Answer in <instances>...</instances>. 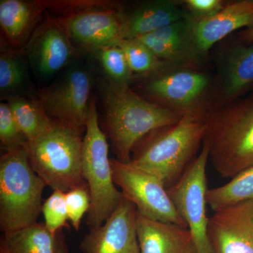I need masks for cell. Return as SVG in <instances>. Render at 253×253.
<instances>
[{"label":"cell","mask_w":253,"mask_h":253,"mask_svg":"<svg viewBox=\"0 0 253 253\" xmlns=\"http://www.w3.org/2000/svg\"><path fill=\"white\" fill-rule=\"evenodd\" d=\"M253 28V0L226 1L212 17L195 21L194 30L200 49L210 57L216 44L239 30Z\"/></svg>","instance_id":"17"},{"label":"cell","mask_w":253,"mask_h":253,"mask_svg":"<svg viewBox=\"0 0 253 253\" xmlns=\"http://www.w3.org/2000/svg\"><path fill=\"white\" fill-rule=\"evenodd\" d=\"M137 210L123 195L110 217L97 227L90 229L81 241L83 253H140L136 218Z\"/></svg>","instance_id":"14"},{"label":"cell","mask_w":253,"mask_h":253,"mask_svg":"<svg viewBox=\"0 0 253 253\" xmlns=\"http://www.w3.org/2000/svg\"><path fill=\"white\" fill-rule=\"evenodd\" d=\"M113 180L144 217L186 228L161 179L129 163L111 159Z\"/></svg>","instance_id":"10"},{"label":"cell","mask_w":253,"mask_h":253,"mask_svg":"<svg viewBox=\"0 0 253 253\" xmlns=\"http://www.w3.org/2000/svg\"><path fill=\"white\" fill-rule=\"evenodd\" d=\"M65 200L68 221L75 230L78 231L81 228L82 219L90 209L91 196L86 184L65 193Z\"/></svg>","instance_id":"29"},{"label":"cell","mask_w":253,"mask_h":253,"mask_svg":"<svg viewBox=\"0 0 253 253\" xmlns=\"http://www.w3.org/2000/svg\"><path fill=\"white\" fill-rule=\"evenodd\" d=\"M194 26V20L186 14L180 21L136 40L168 64L206 68L210 57L200 49Z\"/></svg>","instance_id":"13"},{"label":"cell","mask_w":253,"mask_h":253,"mask_svg":"<svg viewBox=\"0 0 253 253\" xmlns=\"http://www.w3.org/2000/svg\"><path fill=\"white\" fill-rule=\"evenodd\" d=\"M63 231L50 232L44 223L3 233L0 239V253H68Z\"/></svg>","instance_id":"20"},{"label":"cell","mask_w":253,"mask_h":253,"mask_svg":"<svg viewBox=\"0 0 253 253\" xmlns=\"http://www.w3.org/2000/svg\"><path fill=\"white\" fill-rule=\"evenodd\" d=\"M93 84L92 71L74 61L52 84L40 90L38 101L53 121L84 131Z\"/></svg>","instance_id":"9"},{"label":"cell","mask_w":253,"mask_h":253,"mask_svg":"<svg viewBox=\"0 0 253 253\" xmlns=\"http://www.w3.org/2000/svg\"><path fill=\"white\" fill-rule=\"evenodd\" d=\"M208 161L209 151L204 141L200 154L179 180L168 189L176 211L191 233L196 253H213L208 234Z\"/></svg>","instance_id":"8"},{"label":"cell","mask_w":253,"mask_h":253,"mask_svg":"<svg viewBox=\"0 0 253 253\" xmlns=\"http://www.w3.org/2000/svg\"><path fill=\"white\" fill-rule=\"evenodd\" d=\"M224 0H181L186 14L195 21H204L214 16L224 7Z\"/></svg>","instance_id":"30"},{"label":"cell","mask_w":253,"mask_h":253,"mask_svg":"<svg viewBox=\"0 0 253 253\" xmlns=\"http://www.w3.org/2000/svg\"><path fill=\"white\" fill-rule=\"evenodd\" d=\"M41 4L23 0L0 1V26L10 44L18 46L26 41L43 10Z\"/></svg>","instance_id":"21"},{"label":"cell","mask_w":253,"mask_h":253,"mask_svg":"<svg viewBox=\"0 0 253 253\" xmlns=\"http://www.w3.org/2000/svg\"><path fill=\"white\" fill-rule=\"evenodd\" d=\"M61 23L71 41L94 52L123 40L121 14L112 11L84 10Z\"/></svg>","instance_id":"16"},{"label":"cell","mask_w":253,"mask_h":253,"mask_svg":"<svg viewBox=\"0 0 253 253\" xmlns=\"http://www.w3.org/2000/svg\"><path fill=\"white\" fill-rule=\"evenodd\" d=\"M186 16L181 1L149 0L121 14L123 40L138 39L180 21Z\"/></svg>","instance_id":"18"},{"label":"cell","mask_w":253,"mask_h":253,"mask_svg":"<svg viewBox=\"0 0 253 253\" xmlns=\"http://www.w3.org/2000/svg\"><path fill=\"white\" fill-rule=\"evenodd\" d=\"M210 54H212L214 67L215 109L253 90V44H245L232 35L219 42Z\"/></svg>","instance_id":"11"},{"label":"cell","mask_w":253,"mask_h":253,"mask_svg":"<svg viewBox=\"0 0 253 253\" xmlns=\"http://www.w3.org/2000/svg\"><path fill=\"white\" fill-rule=\"evenodd\" d=\"M35 74L47 81L76 61V51L62 24L48 20L37 28L25 46Z\"/></svg>","instance_id":"12"},{"label":"cell","mask_w":253,"mask_h":253,"mask_svg":"<svg viewBox=\"0 0 253 253\" xmlns=\"http://www.w3.org/2000/svg\"><path fill=\"white\" fill-rule=\"evenodd\" d=\"M7 104L28 143L36 141L52 126L54 121L43 110L38 97L14 96L7 99Z\"/></svg>","instance_id":"23"},{"label":"cell","mask_w":253,"mask_h":253,"mask_svg":"<svg viewBox=\"0 0 253 253\" xmlns=\"http://www.w3.org/2000/svg\"><path fill=\"white\" fill-rule=\"evenodd\" d=\"M136 231L140 253H196L189 229L177 224L137 213Z\"/></svg>","instance_id":"19"},{"label":"cell","mask_w":253,"mask_h":253,"mask_svg":"<svg viewBox=\"0 0 253 253\" xmlns=\"http://www.w3.org/2000/svg\"><path fill=\"white\" fill-rule=\"evenodd\" d=\"M82 174L91 196L86 224L97 227L110 217L123 198L113 180L107 138L99 123L94 98H91L82 151Z\"/></svg>","instance_id":"7"},{"label":"cell","mask_w":253,"mask_h":253,"mask_svg":"<svg viewBox=\"0 0 253 253\" xmlns=\"http://www.w3.org/2000/svg\"><path fill=\"white\" fill-rule=\"evenodd\" d=\"M100 93L116 160L129 163L137 143L151 131L177 123L184 115L146 99L128 84L104 80Z\"/></svg>","instance_id":"1"},{"label":"cell","mask_w":253,"mask_h":253,"mask_svg":"<svg viewBox=\"0 0 253 253\" xmlns=\"http://www.w3.org/2000/svg\"><path fill=\"white\" fill-rule=\"evenodd\" d=\"M24 55L14 49L1 51L0 55L1 99L7 100L18 96L33 97L29 94L32 87Z\"/></svg>","instance_id":"22"},{"label":"cell","mask_w":253,"mask_h":253,"mask_svg":"<svg viewBox=\"0 0 253 253\" xmlns=\"http://www.w3.org/2000/svg\"><path fill=\"white\" fill-rule=\"evenodd\" d=\"M0 141L4 151L28 147V141L18 126L7 103L0 104Z\"/></svg>","instance_id":"27"},{"label":"cell","mask_w":253,"mask_h":253,"mask_svg":"<svg viewBox=\"0 0 253 253\" xmlns=\"http://www.w3.org/2000/svg\"><path fill=\"white\" fill-rule=\"evenodd\" d=\"M209 161L224 178L253 166V94L218 108L208 117Z\"/></svg>","instance_id":"3"},{"label":"cell","mask_w":253,"mask_h":253,"mask_svg":"<svg viewBox=\"0 0 253 253\" xmlns=\"http://www.w3.org/2000/svg\"><path fill=\"white\" fill-rule=\"evenodd\" d=\"M42 213L44 216V225L50 232L54 234L62 231L63 228L68 225V221L65 193L53 191L43 202Z\"/></svg>","instance_id":"28"},{"label":"cell","mask_w":253,"mask_h":253,"mask_svg":"<svg viewBox=\"0 0 253 253\" xmlns=\"http://www.w3.org/2000/svg\"><path fill=\"white\" fill-rule=\"evenodd\" d=\"M107 80L118 84L131 85L134 73L129 67L124 51L118 44L95 51Z\"/></svg>","instance_id":"26"},{"label":"cell","mask_w":253,"mask_h":253,"mask_svg":"<svg viewBox=\"0 0 253 253\" xmlns=\"http://www.w3.org/2000/svg\"><path fill=\"white\" fill-rule=\"evenodd\" d=\"M118 44L124 51L135 77L151 74L168 64L161 61L152 50L139 40H123Z\"/></svg>","instance_id":"25"},{"label":"cell","mask_w":253,"mask_h":253,"mask_svg":"<svg viewBox=\"0 0 253 253\" xmlns=\"http://www.w3.org/2000/svg\"><path fill=\"white\" fill-rule=\"evenodd\" d=\"M28 147L4 151L0 158V228L3 233L38 222L46 185L32 168Z\"/></svg>","instance_id":"5"},{"label":"cell","mask_w":253,"mask_h":253,"mask_svg":"<svg viewBox=\"0 0 253 253\" xmlns=\"http://www.w3.org/2000/svg\"><path fill=\"white\" fill-rule=\"evenodd\" d=\"M236 36L246 44H253V28L238 32Z\"/></svg>","instance_id":"31"},{"label":"cell","mask_w":253,"mask_h":253,"mask_svg":"<svg viewBox=\"0 0 253 253\" xmlns=\"http://www.w3.org/2000/svg\"><path fill=\"white\" fill-rule=\"evenodd\" d=\"M207 123L206 116L184 115L177 123L151 131L139 141L129 163L158 176L168 189L197 156Z\"/></svg>","instance_id":"2"},{"label":"cell","mask_w":253,"mask_h":253,"mask_svg":"<svg viewBox=\"0 0 253 253\" xmlns=\"http://www.w3.org/2000/svg\"><path fill=\"white\" fill-rule=\"evenodd\" d=\"M246 201H253V166L207 193L208 205L213 211Z\"/></svg>","instance_id":"24"},{"label":"cell","mask_w":253,"mask_h":253,"mask_svg":"<svg viewBox=\"0 0 253 253\" xmlns=\"http://www.w3.org/2000/svg\"><path fill=\"white\" fill-rule=\"evenodd\" d=\"M83 131L54 121L45 134L28 144L32 168L53 191L66 193L86 184L82 174Z\"/></svg>","instance_id":"6"},{"label":"cell","mask_w":253,"mask_h":253,"mask_svg":"<svg viewBox=\"0 0 253 253\" xmlns=\"http://www.w3.org/2000/svg\"><path fill=\"white\" fill-rule=\"evenodd\" d=\"M208 234L213 253H253V201L214 211Z\"/></svg>","instance_id":"15"},{"label":"cell","mask_w":253,"mask_h":253,"mask_svg":"<svg viewBox=\"0 0 253 253\" xmlns=\"http://www.w3.org/2000/svg\"><path fill=\"white\" fill-rule=\"evenodd\" d=\"M136 92L182 115L208 117L214 106V74L207 68L166 64L146 76L134 77Z\"/></svg>","instance_id":"4"}]
</instances>
